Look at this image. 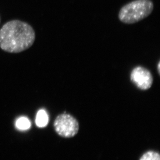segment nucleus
Wrapping results in <instances>:
<instances>
[{
  "mask_svg": "<svg viewBox=\"0 0 160 160\" xmlns=\"http://www.w3.org/2000/svg\"><path fill=\"white\" fill-rule=\"evenodd\" d=\"M35 39L33 28L23 21L12 20L0 29V47L8 53H20L27 50Z\"/></svg>",
  "mask_w": 160,
  "mask_h": 160,
  "instance_id": "obj_1",
  "label": "nucleus"
},
{
  "mask_svg": "<svg viewBox=\"0 0 160 160\" xmlns=\"http://www.w3.org/2000/svg\"><path fill=\"white\" fill-rule=\"evenodd\" d=\"M153 8L151 0H134L121 8L118 18L125 24H133L149 16Z\"/></svg>",
  "mask_w": 160,
  "mask_h": 160,
  "instance_id": "obj_2",
  "label": "nucleus"
},
{
  "mask_svg": "<svg viewBox=\"0 0 160 160\" xmlns=\"http://www.w3.org/2000/svg\"><path fill=\"white\" fill-rule=\"evenodd\" d=\"M56 133L64 138H71L78 132L79 125L77 120L71 115L66 113L57 116L53 123Z\"/></svg>",
  "mask_w": 160,
  "mask_h": 160,
  "instance_id": "obj_3",
  "label": "nucleus"
},
{
  "mask_svg": "<svg viewBox=\"0 0 160 160\" xmlns=\"http://www.w3.org/2000/svg\"><path fill=\"white\" fill-rule=\"evenodd\" d=\"M130 80L138 89L142 91L150 89L153 82L150 71L142 66L136 67L132 70Z\"/></svg>",
  "mask_w": 160,
  "mask_h": 160,
  "instance_id": "obj_4",
  "label": "nucleus"
},
{
  "mask_svg": "<svg viewBox=\"0 0 160 160\" xmlns=\"http://www.w3.org/2000/svg\"><path fill=\"white\" fill-rule=\"evenodd\" d=\"M49 122V116L47 112L44 109H41L36 114L35 123L40 128H43L47 125Z\"/></svg>",
  "mask_w": 160,
  "mask_h": 160,
  "instance_id": "obj_5",
  "label": "nucleus"
},
{
  "mask_svg": "<svg viewBox=\"0 0 160 160\" xmlns=\"http://www.w3.org/2000/svg\"><path fill=\"white\" fill-rule=\"evenodd\" d=\"M31 126V123L29 119L24 116L18 118L15 123V126L20 131L29 130Z\"/></svg>",
  "mask_w": 160,
  "mask_h": 160,
  "instance_id": "obj_6",
  "label": "nucleus"
},
{
  "mask_svg": "<svg viewBox=\"0 0 160 160\" xmlns=\"http://www.w3.org/2000/svg\"><path fill=\"white\" fill-rule=\"evenodd\" d=\"M139 160H160V156L159 153L156 151H147L142 154Z\"/></svg>",
  "mask_w": 160,
  "mask_h": 160,
  "instance_id": "obj_7",
  "label": "nucleus"
},
{
  "mask_svg": "<svg viewBox=\"0 0 160 160\" xmlns=\"http://www.w3.org/2000/svg\"><path fill=\"white\" fill-rule=\"evenodd\" d=\"M160 62L159 61L158 62V73L159 74H160Z\"/></svg>",
  "mask_w": 160,
  "mask_h": 160,
  "instance_id": "obj_8",
  "label": "nucleus"
}]
</instances>
